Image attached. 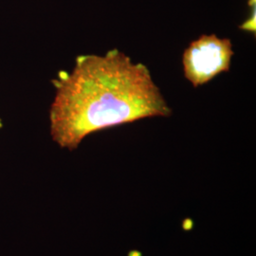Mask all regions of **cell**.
I'll return each instance as SVG.
<instances>
[{
    "instance_id": "obj_1",
    "label": "cell",
    "mask_w": 256,
    "mask_h": 256,
    "mask_svg": "<svg viewBox=\"0 0 256 256\" xmlns=\"http://www.w3.org/2000/svg\"><path fill=\"white\" fill-rule=\"evenodd\" d=\"M52 82L50 134L70 150L97 131L172 114L146 66L118 48L78 56L72 72H60Z\"/></svg>"
},
{
    "instance_id": "obj_2",
    "label": "cell",
    "mask_w": 256,
    "mask_h": 256,
    "mask_svg": "<svg viewBox=\"0 0 256 256\" xmlns=\"http://www.w3.org/2000/svg\"><path fill=\"white\" fill-rule=\"evenodd\" d=\"M234 54L229 38H220L214 34H202L183 52L184 77L194 88L203 86L229 72Z\"/></svg>"
},
{
    "instance_id": "obj_3",
    "label": "cell",
    "mask_w": 256,
    "mask_h": 256,
    "mask_svg": "<svg viewBox=\"0 0 256 256\" xmlns=\"http://www.w3.org/2000/svg\"><path fill=\"white\" fill-rule=\"evenodd\" d=\"M248 7H250V16H248L247 20L239 26V28L242 30L248 32L256 36V0H248Z\"/></svg>"
}]
</instances>
